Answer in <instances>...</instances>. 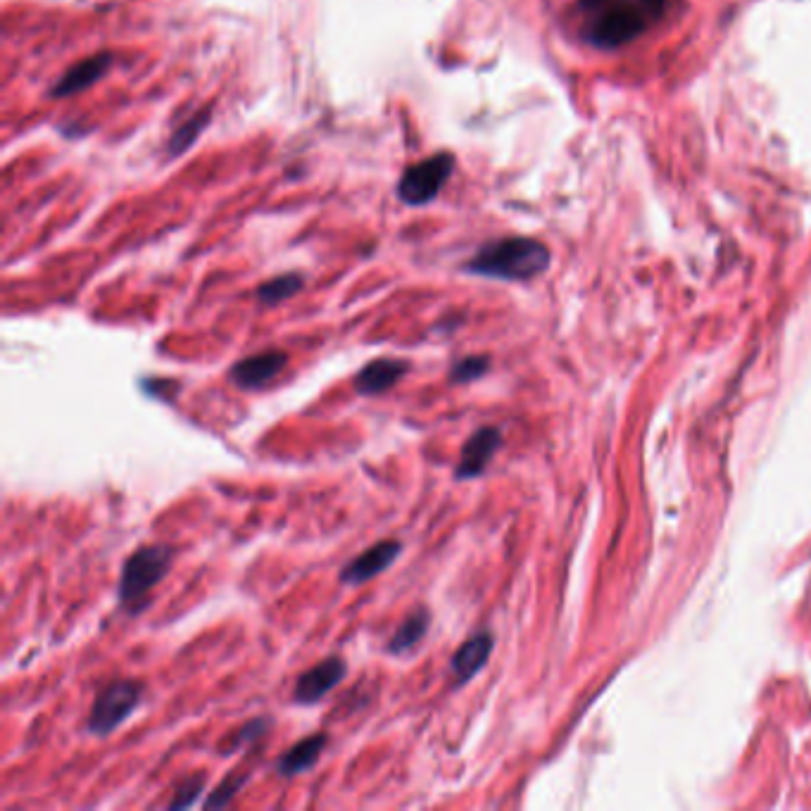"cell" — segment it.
<instances>
[{
  "label": "cell",
  "instance_id": "obj_1",
  "mask_svg": "<svg viewBox=\"0 0 811 811\" xmlns=\"http://www.w3.org/2000/svg\"><path fill=\"white\" fill-rule=\"evenodd\" d=\"M683 10L685 0H571V24L581 43L619 55L657 41Z\"/></svg>",
  "mask_w": 811,
  "mask_h": 811
},
{
  "label": "cell",
  "instance_id": "obj_2",
  "mask_svg": "<svg viewBox=\"0 0 811 811\" xmlns=\"http://www.w3.org/2000/svg\"><path fill=\"white\" fill-rule=\"evenodd\" d=\"M548 267V250L531 238L493 241L464 264L469 274L500 281H526Z\"/></svg>",
  "mask_w": 811,
  "mask_h": 811
},
{
  "label": "cell",
  "instance_id": "obj_3",
  "mask_svg": "<svg viewBox=\"0 0 811 811\" xmlns=\"http://www.w3.org/2000/svg\"><path fill=\"white\" fill-rule=\"evenodd\" d=\"M174 555L172 545H143L124 559L117 583V602L124 612L138 616L148 609V595L169 576Z\"/></svg>",
  "mask_w": 811,
  "mask_h": 811
},
{
  "label": "cell",
  "instance_id": "obj_4",
  "mask_svg": "<svg viewBox=\"0 0 811 811\" xmlns=\"http://www.w3.org/2000/svg\"><path fill=\"white\" fill-rule=\"evenodd\" d=\"M146 697V683L136 678H119L105 685L88 712L86 731L96 738H108L134 716Z\"/></svg>",
  "mask_w": 811,
  "mask_h": 811
},
{
  "label": "cell",
  "instance_id": "obj_5",
  "mask_svg": "<svg viewBox=\"0 0 811 811\" xmlns=\"http://www.w3.org/2000/svg\"><path fill=\"white\" fill-rule=\"evenodd\" d=\"M452 169H455V157L450 153H436L407 167L398 181V198L410 207L429 205L450 181Z\"/></svg>",
  "mask_w": 811,
  "mask_h": 811
},
{
  "label": "cell",
  "instance_id": "obj_6",
  "mask_svg": "<svg viewBox=\"0 0 811 811\" xmlns=\"http://www.w3.org/2000/svg\"><path fill=\"white\" fill-rule=\"evenodd\" d=\"M288 367V352L281 348H267L238 360L229 369V381L241 391H262L276 376Z\"/></svg>",
  "mask_w": 811,
  "mask_h": 811
},
{
  "label": "cell",
  "instance_id": "obj_7",
  "mask_svg": "<svg viewBox=\"0 0 811 811\" xmlns=\"http://www.w3.org/2000/svg\"><path fill=\"white\" fill-rule=\"evenodd\" d=\"M345 676H348V662L338 655L326 657L324 662L314 664L312 669L298 676V681L293 685V702L300 704V707L319 704L343 683Z\"/></svg>",
  "mask_w": 811,
  "mask_h": 811
},
{
  "label": "cell",
  "instance_id": "obj_8",
  "mask_svg": "<svg viewBox=\"0 0 811 811\" xmlns=\"http://www.w3.org/2000/svg\"><path fill=\"white\" fill-rule=\"evenodd\" d=\"M402 555V543L398 538H386L374 543L372 548L360 552L357 557H352L348 564L341 569L338 574V581L343 586H364L372 578L383 574L386 569H391V564Z\"/></svg>",
  "mask_w": 811,
  "mask_h": 811
},
{
  "label": "cell",
  "instance_id": "obj_9",
  "mask_svg": "<svg viewBox=\"0 0 811 811\" xmlns=\"http://www.w3.org/2000/svg\"><path fill=\"white\" fill-rule=\"evenodd\" d=\"M502 445V431L498 426H481L479 431H474L467 438V443L462 445L460 460H457L455 467V479L457 481H471L479 479L483 471L488 469L490 460L495 457V452L500 450Z\"/></svg>",
  "mask_w": 811,
  "mask_h": 811
},
{
  "label": "cell",
  "instance_id": "obj_10",
  "mask_svg": "<svg viewBox=\"0 0 811 811\" xmlns=\"http://www.w3.org/2000/svg\"><path fill=\"white\" fill-rule=\"evenodd\" d=\"M495 647V638L488 628H481L474 636H469L457 647V652L450 659V676L455 678V688H464L469 681L486 669L490 652Z\"/></svg>",
  "mask_w": 811,
  "mask_h": 811
},
{
  "label": "cell",
  "instance_id": "obj_11",
  "mask_svg": "<svg viewBox=\"0 0 811 811\" xmlns=\"http://www.w3.org/2000/svg\"><path fill=\"white\" fill-rule=\"evenodd\" d=\"M410 369H412L410 360H398V357H379V360H372L369 364H364L360 372L355 374L352 386H355V393L362 395V398H376V395L388 393L391 388L398 386Z\"/></svg>",
  "mask_w": 811,
  "mask_h": 811
},
{
  "label": "cell",
  "instance_id": "obj_12",
  "mask_svg": "<svg viewBox=\"0 0 811 811\" xmlns=\"http://www.w3.org/2000/svg\"><path fill=\"white\" fill-rule=\"evenodd\" d=\"M110 67H112L110 53H98L77 62V65H72L65 74H62L58 84L50 88V98H69L74 96V93L86 91V88H91L98 79H103Z\"/></svg>",
  "mask_w": 811,
  "mask_h": 811
},
{
  "label": "cell",
  "instance_id": "obj_13",
  "mask_svg": "<svg viewBox=\"0 0 811 811\" xmlns=\"http://www.w3.org/2000/svg\"><path fill=\"white\" fill-rule=\"evenodd\" d=\"M329 745V735L326 733H312L307 738L298 740V743L288 747V750L276 759L274 769L281 778H295L300 773L312 771L319 764L322 754Z\"/></svg>",
  "mask_w": 811,
  "mask_h": 811
},
{
  "label": "cell",
  "instance_id": "obj_14",
  "mask_svg": "<svg viewBox=\"0 0 811 811\" xmlns=\"http://www.w3.org/2000/svg\"><path fill=\"white\" fill-rule=\"evenodd\" d=\"M429 628H431L429 607H424V605L414 607L412 612L402 619V624L395 628V633L386 645V652L393 657L410 655L414 647H419L421 640L426 638Z\"/></svg>",
  "mask_w": 811,
  "mask_h": 811
},
{
  "label": "cell",
  "instance_id": "obj_15",
  "mask_svg": "<svg viewBox=\"0 0 811 811\" xmlns=\"http://www.w3.org/2000/svg\"><path fill=\"white\" fill-rule=\"evenodd\" d=\"M272 726H274L272 716H255V719L245 721V724L238 726L236 731H231L222 740V743H219V747H217L219 757H229V754H234L238 750H243V747L257 743V740H262L264 735L272 731Z\"/></svg>",
  "mask_w": 811,
  "mask_h": 811
},
{
  "label": "cell",
  "instance_id": "obj_16",
  "mask_svg": "<svg viewBox=\"0 0 811 811\" xmlns=\"http://www.w3.org/2000/svg\"><path fill=\"white\" fill-rule=\"evenodd\" d=\"M303 286H305V279L298 272L279 274V276H274V279L264 281V284L255 291V295L262 305L274 307V305H281L288 298H293L295 293L303 291Z\"/></svg>",
  "mask_w": 811,
  "mask_h": 811
},
{
  "label": "cell",
  "instance_id": "obj_17",
  "mask_svg": "<svg viewBox=\"0 0 811 811\" xmlns=\"http://www.w3.org/2000/svg\"><path fill=\"white\" fill-rule=\"evenodd\" d=\"M248 783V773H229V776L222 778L215 788H212L210 795H207V800L203 802V807L210 811V809H222V807H229L231 802H234V797L241 792L243 785Z\"/></svg>",
  "mask_w": 811,
  "mask_h": 811
},
{
  "label": "cell",
  "instance_id": "obj_18",
  "mask_svg": "<svg viewBox=\"0 0 811 811\" xmlns=\"http://www.w3.org/2000/svg\"><path fill=\"white\" fill-rule=\"evenodd\" d=\"M488 369H490V357H486V355L462 357V360H457L450 367L448 381L457 383V386H464V383L483 379V376L488 374Z\"/></svg>",
  "mask_w": 811,
  "mask_h": 811
},
{
  "label": "cell",
  "instance_id": "obj_19",
  "mask_svg": "<svg viewBox=\"0 0 811 811\" xmlns=\"http://www.w3.org/2000/svg\"><path fill=\"white\" fill-rule=\"evenodd\" d=\"M205 783H207L205 773H193V776L184 778V781L174 788V795H172V800H169L167 807L172 811L193 807V804L200 800V795L205 792Z\"/></svg>",
  "mask_w": 811,
  "mask_h": 811
},
{
  "label": "cell",
  "instance_id": "obj_20",
  "mask_svg": "<svg viewBox=\"0 0 811 811\" xmlns=\"http://www.w3.org/2000/svg\"><path fill=\"white\" fill-rule=\"evenodd\" d=\"M207 112L210 110H200L198 115H193L191 119H186L184 124H181L179 129L174 131V136H172V141H169V153H174V155H179V153H184V150L191 146L193 141H196V136L200 134V129L205 127L207 124Z\"/></svg>",
  "mask_w": 811,
  "mask_h": 811
},
{
  "label": "cell",
  "instance_id": "obj_21",
  "mask_svg": "<svg viewBox=\"0 0 811 811\" xmlns=\"http://www.w3.org/2000/svg\"><path fill=\"white\" fill-rule=\"evenodd\" d=\"M141 388H143V393L148 395V398H157V400L169 402L172 398H176L174 391H179V381L155 379V376H153V379H143Z\"/></svg>",
  "mask_w": 811,
  "mask_h": 811
}]
</instances>
